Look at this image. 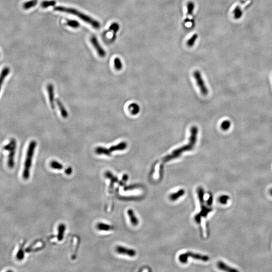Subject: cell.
<instances>
[{
  "label": "cell",
  "instance_id": "26",
  "mask_svg": "<svg viewBox=\"0 0 272 272\" xmlns=\"http://www.w3.org/2000/svg\"><path fill=\"white\" fill-rule=\"evenodd\" d=\"M114 68L117 70H121L123 68V64L120 58H115L114 59Z\"/></svg>",
  "mask_w": 272,
  "mask_h": 272
},
{
  "label": "cell",
  "instance_id": "21",
  "mask_svg": "<svg viewBox=\"0 0 272 272\" xmlns=\"http://www.w3.org/2000/svg\"><path fill=\"white\" fill-rule=\"evenodd\" d=\"M37 2H38L37 0H30L29 1L26 2L25 3L23 4V8L25 10L32 8L37 5Z\"/></svg>",
  "mask_w": 272,
  "mask_h": 272
},
{
  "label": "cell",
  "instance_id": "3",
  "mask_svg": "<svg viewBox=\"0 0 272 272\" xmlns=\"http://www.w3.org/2000/svg\"><path fill=\"white\" fill-rule=\"evenodd\" d=\"M37 145V142L32 140L29 143L28 147L23 172V177L26 180L28 179L30 176V169L32 165L33 157Z\"/></svg>",
  "mask_w": 272,
  "mask_h": 272
},
{
  "label": "cell",
  "instance_id": "33",
  "mask_svg": "<svg viewBox=\"0 0 272 272\" xmlns=\"http://www.w3.org/2000/svg\"><path fill=\"white\" fill-rule=\"evenodd\" d=\"M229 196L227 195H222L219 198V201L222 204H226L229 199Z\"/></svg>",
  "mask_w": 272,
  "mask_h": 272
},
{
  "label": "cell",
  "instance_id": "19",
  "mask_svg": "<svg viewBox=\"0 0 272 272\" xmlns=\"http://www.w3.org/2000/svg\"><path fill=\"white\" fill-rule=\"evenodd\" d=\"M97 228L100 231H110L114 229L113 226L103 223H99L97 225Z\"/></svg>",
  "mask_w": 272,
  "mask_h": 272
},
{
  "label": "cell",
  "instance_id": "31",
  "mask_svg": "<svg viewBox=\"0 0 272 272\" xmlns=\"http://www.w3.org/2000/svg\"><path fill=\"white\" fill-rule=\"evenodd\" d=\"M230 126H231V123L230 121H228V120L223 121L221 125V127L222 130H224V131L228 130L230 128Z\"/></svg>",
  "mask_w": 272,
  "mask_h": 272
},
{
  "label": "cell",
  "instance_id": "27",
  "mask_svg": "<svg viewBox=\"0 0 272 272\" xmlns=\"http://www.w3.org/2000/svg\"><path fill=\"white\" fill-rule=\"evenodd\" d=\"M50 166L53 169H58V170H61L64 168V166L62 164H61L60 162H58L57 161H52L50 162Z\"/></svg>",
  "mask_w": 272,
  "mask_h": 272
},
{
  "label": "cell",
  "instance_id": "30",
  "mask_svg": "<svg viewBox=\"0 0 272 272\" xmlns=\"http://www.w3.org/2000/svg\"><path fill=\"white\" fill-rule=\"evenodd\" d=\"M198 196H199V201L201 204H203L204 202V192L202 188H199L198 189Z\"/></svg>",
  "mask_w": 272,
  "mask_h": 272
},
{
  "label": "cell",
  "instance_id": "37",
  "mask_svg": "<svg viewBox=\"0 0 272 272\" xmlns=\"http://www.w3.org/2000/svg\"><path fill=\"white\" fill-rule=\"evenodd\" d=\"M213 203V197L212 196H210L209 198L207 201V205L209 206H211L212 204Z\"/></svg>",
  "mask_w": 272,
  "mask_h": 272
},
{
  "label": "cell",
  "instance_id": "4",
  "mask_svg": "<svg viewBox=\"0 0 272 272\" xmlns=\"http://www.w3.org/2000/svg\"><path fill=\"white\" fill-rule=\"evenodd\" d=\"M16 141L15 139H12L7 145H5L4 149L5 150L9 151V154L8 160V166L9 168L12 169L15 166V155L16 149Z\"/></svg>",
  "mask_w": 272,
  "mask_h": 272
},
{
  "label": "cell",
  "instance_id": "7",
  "mask_svg": "<svg viewBox=\"0 0 272 272\" xmlns=\"http://www.w3.org/2000/svg\"><path fill=\"white\" fill-rule=\"evenodd\" d=\"M90 41L92 45H93L94 48H95L96 51L97 52L98 54L100 57L103 58L106 56V53L105 50L100 45L95 36L92 35V37H91Z\"/></svg>",
  "mask_w": 272,
  "mask_h": 272
},
{
  "label": "cell",
  "instance_id": "34",
  "mask_svg": "<svg viewBox=\"0 0 272 272\" xmlns=\"http://www.w3.org/2000/svg\"><path fill=\"white\" fill-rule=\"evenodd\" d=\"M24 252H23V249L22 248H21L18 252L17 254V259L18 260H19V261H21V260H22V259L24 258Z\"/></svg>",
  "mask_w": 272,
  "mask_h": 272
},
{
  "label": "cell",
  "instance_id": "24",
  "mask_svg": "<svg viewBox=\"0 0 272 272\" xmlns=\"http://www.w3.org/2000/svg\"><path fill=\"white\" fill-rule=\"evenodd\" d=\"M56 4V2L54 0L52 1H44L41 3V7L43 8H46L50 6H54Z\"/></svg>",
  "mask_w": 272,
  "mask_h": 272
},
{
  "label": "cell",
  "instance_id": "12",
  "mask_svg": "<svg viewBox=\"0 0 272 272\" xmlns=\"http://www.w3.org/2000/svg\"><path fill=\"white\" fill-rule=\"evenodd\" d=\"M217 267L219 269L223 270V271H226V272H238L237 270L232 268V267H230L229 266L227 265L225 263H224L223 261H218L217 263Z\"/></svg>",
  "mask_w": 272,
  "mask_h": 272
},
{
  "label": "cell",
  "instance_id": "35",
  "mask_svg": "<svg viewBox=\"0 0 272 272\" xmlns=\"http://www.w3.org/2000/svg\"><path fill=\"white\" fill-rule=\"evenodd\" d=\"M127 179H128V175H123L122 178V180L120 182V184L121 186H123L124 184V183L127 181Z\"/></svg>",
  "mask_w": 272,
  "mask_h": 272
},
{
  "label": "cell",
  "instance_id": "2",
  "mask_svg": "<svg viewBox=\"0 0 272 272\" xmlns=\"http://www.w3.org/2000/svg\"><path fill=\"white\" fill-rule=\"evenodd\" d=\"M55 11L62 12L68 13L71 14L73 15H75L76 16L79 18L80 19L85 22L91 25L92 27L95 29H99L100 27V24L99 22L95 20L94 19H92V18L88 16V15H85V14L80 12L78 11L77 10L75 9L70 8H66V7H62V6H57L54 8Z\"/></svg>",
  "mask_w": 272,
  "mask_h": 272
},
{
  "label": "cell",
  "instance_id": "22",
  "mask_svg": "<svg viewBox=\"0 0 272 272\" xmlns=\"http://www.w3.org/2000/svg\"><path fill=\"white\" fill-rule=\"evenodd\" d=\"M233 15H234V18L236 20L240 19L241 17L242 16L243 12H242L241 8L239 6H237L234 8V11H233Z\"/></svg>",
  "mask_w": 272,
  "mask_h": 272
},
{
  "label": "cell",
  "instance_id": "36",
  "mask_svg": "<svg viewBox=\"0 0 272 272\" xmlns=\"http://www.w3.org/2000/svg\"><path fill=\"white\" fill-rule=\"evenodd\" d=\"M72 168L71 167H69L65 171V172L66 175H70L72 173Z\"/></svg>",
  "mask_w": 272,
  "mask_h": 272
},
{
  "label": "cell",
  "instance_id": "29",
  "mask_svg": "<svg viewBox=\"0 0 272 272\" xmlns=\"http://www.w3.org/2000/svg\"><path fill=\"white\" fill-rule=\"evenodd\" d=\"M67 24L68 26L74 28H77L80 26V23H79L77 21L74 20H69L67 21Z\"/></svg>",
  "mask_w": 272,
  "mask_h": 272
},
{
  "label": "cell",
  "instance_id": "14",
  "mask_svg": "<svg viewBox=\"0 0 272 272\" xmlns=\"http://www.w3.org/2000/svg\"><path fill=\"white\" fill-rule=\"evenodd\" d=\"M95 153L98 155H105L107 156H110L111 152L110 151L109 149L104 147H97L95 149Z\"/></svg>",
  "mask_w": 272,
  "mask_h": 272
},
{
  "label": "cell",
  "instance_id": "5",
  "mask_svg": "<svg viewBox=\"0 0 272 272\" xmlns=\"http://www.w3.org/2000/svg\"><path fill=\"white\" fill-rule=\"evenodd\" d=\"M192 257L193 259L201 260L202 261H207L209 260V257L207 256H203L198 253H194L191 252H187L186 253H182L179 256V261L182 263H186L188 261V257Z\"/></svg>",
  "mask_w": 272,
  "mask_h": 272
},
{
  "label": "cell",
  "instance_id": "13",
  "mask_svg": "<svg viewBox=\"0 0 272 272\" xmlns=\"http://www.w3.org/2000/svg\"><path fill=\"white\" fill-rule=\"evenodd\" d=\"M55 101H56L57 105L58 106V108H59V110H60V112H61V115L62 116L63 118H64V119H66V118H68V116H69V114H68V111L65 108L64 104H63L62 102L61 101V100L58 99V98H57L55 100Z\"/></svg>",
  "mask_w": 272,
  "mask_h": 272
},
{
  "label": "cell",
  "instance_id": "9",
  "mask_svg": "<svg viewBox=\"0 0 272 272\" xmlns=\"http://www.w3.org/2000/svg\"><path fill=\"white\" fill-rule=\"evenodd\" d=\"M116 251L118 253L122 255H127L129 257H133L136 255V252L133 249H129L122 246H118L116 248Z\"/></svg>",
  "mask_w": 272,
  "mask_h": 272
},
{
  "label": "cell",
  "instance_id": "32",
  "mask_svg": "<svg viewBox=\"0 0 272 272\" xmlns=\"http://www.w3.org/2000/svg\"><path fill=\"white\" fill-rule=\"evenodd\" d=\"M119 29V24L117 23H112V24L110 25V30H112L114 31V36L115 35L116 33L118 32V30Z\"/></svg>",
  "mask_w": 272,
  "mask_h": 272
},
{
  "label": "cell",
  "instance_id": "10",
  "mask_svg": "<svg viewBox=\"0 0 272 272\" xmlns=\"http://www.w3.org/2000/svg\"><path fill=\"white\" fill-rule=\"evenodd\" d=\"M47 90H48V95H49V101L50 103V106L52 109H54L55 105H54V87L52 84H49L47 86Z\"/></svg>",
  "mask_w": 272,
  "mask_h": 272
},
{
  "label": "cell",
  "instance_id": "1",
  "mask_svg": "<svg viewBox=\"0 0 272 272\" xmlns=\"http://www.w3.org/2000/svg\"><path fill=\"white\" fill-rule=\"evenodd\" d=\"M190 133H191V135L188 143L183 146L173 151L172 153H171V154L165 156L164 157V158L163 159V162H166L172 160L173 159L176 158L177 157H179L183 152L191 150L194 148L197 140L198 134V127L196 126L192 127H191Z\"/></svg>",
  "mask_w": 272,
  "mask_h": 272
},
{
  "label": "cell",
  "instance_id": "6",
  "mask_svg": "<svg viewBox=\"0 0 272 272\" xmlns=\"http://www.w3.org/2000/svg\"><path fill=\"white\" fill-rule=\"evenodd\" d=\"M193 75L201 93L204 96L207 95L209 93V90L206 86L204 80H203L201 72L199 70H196L194 71Z\"/></svg>",
  "mask_w": 272,
  "mask_h": 272
},
{
  "label": "cell",
  "instance_id": "28",
  "mask_svg": "<svg viewBox=\"0 0 272 272\" xmlns=\"http://www.w3.org/2000/svg\"><path fill=\"white\" fill-rule=\"evenodd\" d=\"M105 175H106V177L111 180L112 183H117V182H118V178L116 176H114V175H112V173L110 172V171H106L105 173Z\"/></svg>",
  "mask_w": 272,
  "mask_h": 272
},
{
  "label": "cell",
  "instance_id": "15",
  "mask_svg": "<svg viewBox=\"0 0 272 272\" xmlns=\"http://www.w3.org/2000/svg\"><path fill=\"white\" fill-rule=\"evenodd\" d=\"M10 71V70L9 68L6 67L5 68H3L1 73H0V91L1 89V86L2 85L3 82L4 81L5 79L8 75Z\"/></svg>",
  "mask_w": 272,
  "mask_h": 272
},
{
  "label": "cell",
  "instance_id": "25",
  "mask_svg": "<svg viewBox=\"0 0 272 272\" xmlns=\"http://www.w3.org/2000/svg\"><path fill=\"white\" fill-rule=\"evenodd\" d=\"M198 38V34L195 33L192 37H191L190 39H188V41H187V45L189 47H192L194 45L195 42L196 41V40Z\"/></svg>",
  "mask_w": 272,
  "mask_h": 272
},
{
  "label": "cell",
  "instance_id": "11",
  "mask_svg": "<svg viewBox=\"0 0 272 272\" xmlns=\"http://www.w3.org/2000/svg\"><path fill=\"white\" fill-rule=\"evenodd\" d=\"M127 144L126 142H122L119 143L117 145H114L110 147V151L111 153L113 152L117 151H123L124 150L127 148Z\"/></svg>",
  "mask_w": 272,
  "mask_h": 272
},
{
  "label": "cell",
  "instance_id": "20",
  "mask_svg": "<svg viewBox=\"0 0 272 272\" xmlns=\"http://www.w3.org/2000/svg\"><path fill=\"white\" fill-rule=\"evenodd\" d=\"M184 194H185L184 190L181 189V190L177 191V192L170 195L169 198L172 201H175L177 200V199L181 197V196H183Z\"/></svg>",
  "mask_w": 272,
  "mask_h": 272
},
{
  "label": "cell",
  "instance_id": "38",
  "mask_svg": "<svg viewBox=\"0 0 272 272\" xmlns=\"http://www.w3.org/2000/svg\"><path fill=\"white\" fill-rule=\"evenodd\" d=\"M269 194L270 195H271V196H272V188H270V189Z\"/></svg>",
  "mask_w": 272,
  "mask_h": 272
},
{
  "label": "cell",
  "instance_id": "17",
  "mask_svg": "<svg viewBox=\"0 0 272 272\" xmlns=\"http://www.w3.org/2000/svg\"><path fill=\"white\" fill-rule=\"evenodd\" d=\"M127 214L130 217V221L131 222L132 224L134 226H137L138 224L139 221L134 214V211L132 209H129L127 211Z\"/></svg>",
  "mask_w": 272,
  "mask_h": 272
},
{
  "label": "cell",
  "instance_id": "8",
  "mask_svg": "<svg viewBox=\"0 0 272 272\" xmlns=\"http://www.w3.org/2000/svg\"><path fill=\"white\" fill-rule=\"evenodd\" d=\"M212 208L207 207L206 206H204V205L202 204V206H201V211L200 212L195 216V221L198 223H200L201 221V218L203 217H206L209 213L212 211Z\"/></svg>",
  "mask_w": 272,
  "mask_h": 272
},
{
  "label": "cell",
  "instance_id": "16",
  "mask_svg": "<svg viewBox=\"0 0 272 272\" xmlns=\"http://www.w3.org/2000/svg\"><path fill=\"white\" fill-rule=\"evenodd\" d=\"M128 110L132 115H136L140 112V108L138 104L136 103L130 104L128 106Z\"/></svg>",
  "mask_w": 272,
  "mask_h": 272
},
{
  "label": "cell",
  "instance_id": "23",
  "mask_svg": "<svg viewBox=\"0 0 272 272\" xmlns=\"http://www.w3.org/2000/svg\"><path fill=\"white\" fill-rule=\"evenodd\" d=\"M194 9H195V4L192 1L188 2V3L187 4V14L188 16H192V14L194 12Z\"/></svg>",
  "mask_w": 272,
  "mask_h": 272
},
{
  "label": "cell",
  "instance_id": "18",
  "mask_svg": "<svg viewBox=\"0 0 272 272\" xmlns=\"http://www.w3.org/2000/svg\"><path fill=\"white\" fill-rule=\"evenodd\" d=\"M66 230V226L64 224H61L58 227V234L57 238L58 241H62L64 238V233Z\"/></svg>",
  "mask_w": 272,
  "mask_h": 272
}]
</instances>
